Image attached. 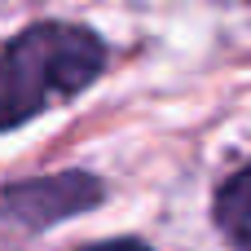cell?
I'll use <instances>...</instances> for the list:
<instances>
[{
  "instance_id": "obj_1",
  "label": "cell",
  "mask_w": 251,
  "mask_h": 251,
  "mask_svg": "<svg viewBox=\"0 0 251 251\" xmlns=\"http://www.w3.org/2000/svg\"><path fill=\"white\" fill-rule=\"evenodd\" d=\"M106 49L93 31L71 22L26 26L0 53V132L18 128L97 79Z\"/></svg>"
},
{
  "instance_id": "obj_3",
  "label": "cell",
  "mask_w": 251,
  "mask_h": 251,
  "mask_svg": "<svg viewBox=\"0 0 251 251\" xmlns=\"http://www.w3.org/2000/svg\"><path fill=\"white\" fill-rule=\"evenodd\" d=\"M216 225L238 251H251V163L216 190Z\"/></svg>"
},
{
  "instance_id": "obj_2",
  "label": "cell",
  "mask_w": 251,
  "mask_h": 251,
  "mask_svg": "<svg viewBox=\"0 0 251 251\" xmlns=\"http://www.w3.org/2000/svg\"><path fill=\"white\" fill-rule=\"evenodd\" d=\"M101 203V185L88 172H62V176H31L18 185H0V238L40 234L49 225H62L88 207Z\"/></svg>"
},
{
  "instance_id": "obj_4",
  "label": "cell",
  "mask_w": 251,
  "mask_h": 251,
  "mask_svg": "<svg viewBox=\"0 0 251 251\" xmlns=\"http://www.w3.org/2000/svg\"><path fill=\"white\" fill-rule=\"evenodd\" d=\"M88 251H150V247L137 243V238H115V243H93Z\"/></svg>"
}]
</instances>
